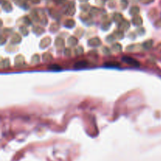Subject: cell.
<instances>
[{
  "label": "cell",
  "instance_id": "5bb4252c",
  "mask_svg": "<svg viewBox=\"0 0 161 161\" xmlns=\"http://www.w3.org/2000/svg\"><path fill=\"white\" fill-rule=\"evenodd\" d=\"M105 66H119V63H117V62H108V63H105Z\"/></svg>",
  "mask_w": 161,
  "mask_h": 161
},
{
  "label": "cell",
  "instance_id": "8fae6325",
  "mask_svg": "<svg viewBox=\"0 0 161 161\" xmlns=\"http://www.w3.org/2000/svg\"><path fill=\"white\" fill-rule=\"evenodd\" d=\"M62 45H64V41L61 38H58L57 39H56V46H62Z\"/></svg>",
  "mask_w": 161,
  "mask_h": 161
},
{
  "label": "cell",
  "instance_id": "ba28073f",
  "mask_svg": "<svg viewBox=\"0 0 161 161\" xmlns=\"http://www.w3.org/2000/svg\"><path fill=\"white\" fill-rule=\"evenodd\" d=\"M153 43V40H148V41H146V42L143 44V46H144L145 49H148L149 48H151V47H152Z\"/></svg>",
  "mask_w": 161,
  "mask_h": 161
},
{
  "label": "cell",
  "instance_id": "9a60e30c",
  "mask_svg": "<svg viewBox=\"0 0 161 161\" xmlns=\"http://www.w3.org/2000/svg\"><path fill=\"white\" fill-rule=\"evenodd\" d=\"M33 60H34V62H35V63H36L37 61H39V56H38V55H35V56H34V57H33Z\"/></svg>",
  "mask_w": 161,
  "mask_h": 161
},
{
  "label": "cell",
  "instance_id": "6da1fadb",
  "mask_svg": "<svg viewBox=\"0 0 161 161\" xmlns=\"http://www.w3.org/2000/svg\"><path fill=\"white\" fill-rule=\"evenodd\" d=\"M122 61H123V62H125L128 65H130L132 66H134V67H138L140 65L139 62L137 60L131 58V57H123L122 58Z\"/></svg>",
  "mask_w": 161,
  "mask_h": 161
},
{
  "label": "cell",
  "instance_id": "7a4b0ae2",
  "mask_svg": "<svg viewBox=\"0 0 161 161\" xmlns=\"http://www.w3.org/2000/svg\"><path fill=\"white\" fill-rule=\"evenodd\" d=\"M129 27H130V24L127 21H122L119 23V28L121 29V31L127 30L129 28Z\"/></svg>",
  "mask_w": 161,
  "mask_h": 161
},
{
  "label": "cell",
  "instance_id": "7c38bea8",
  "mask_svg": "<svg viewBox=\"0 0 161 161\" xmlns=\"http://www.w3.org/2000/svg\"><path fill=\"white\" fill-rule=\"evenodd\" d=\"M49 69L54 70V71H56V70H60V69H61V67H60L58 65H52L49 66Z\"/></svg>",
  "mask_w": 161,
  "mask_h": 161
},
{
  "label": "cell",
  "instance_id": "8992f818",
  "mask_svg": "<svg viewBox=\"0 0 161 161\" xmlns=\"http://www.w3.org/2000/svg\"><path fill=\"white\" fill-rule=\"evenodd\" d=\"M87 65V63L86 62V61H79V62H77L76 65H75V67L76 68H83L85 66Z\"/></svg>",
  "mask_w": 161,
  "mask_h": 161
},
{
  "label": "cell",
  "instance_id": "4fadbf2b",
  "mask_svg": "<svg viewBox=\"0 0 161 161\" xmlns=\"http://www.w3.org/2000/svg\"><path fill=\"white\" fill-rule=\"evenodd\" d=\"M116 35V38L117 39H122L123 38V32L121 31V30H119V31H118V32H116V33H115Z\"/></svg>",
  "mask_w": 161,
  "mask_h": 161
},
{
  "label": "cell",
  "instance_id": "277c9868",
  "mask_svg": "<svg viewBox=\"0 0 161 161\" xmlns=\"http://www.w3.org/2000/svg\"><path fill=\"white\" fill-rule=\"evenodd\" d=\"M133 23L135 24V25H141L142 24V19L140 17H135L133 19Z\"/></svg>",
  "mask_w": 161,
  "mask_h": 161
},
{
  "label": "cell",
  "instance_id": "52a82bcc",
  "mask_svg": "<svg viewBox=\"0 0 161 161\" xmlns=\"http://www.w3.org/2000/svg\"><path fill=\"white\" fill-rule=\"evenodd\" d=\"M77 39H76L75 37H70L68 39V44H70L71 46H75L77 44Z\"/></svg>",
  "mask_w": 161,
  "mask_h": 161
},
{
  "label": "cell",
  "instance_id": "3957f363",
  "mask_svg": "<svg viewBox=\"0 0 161 161\" xmlns=\"http://www.w3.org/2000/svg\"><path fill=\"white\" fill-rule=\"evenodd\" d=\"M89 45L91 46H97L101 44V40L98 38H94L89 40Z\"/></svg>",
  "mask_w": 161,
  "mask_h": 161
},
{
  "label": "cell",
  "instance_id": "5b68a950",
  "mask_svg": "<svg viewBox=\"0 0 161 161\" xmlns=\"http://www.w3.org/2000/svg\"><path fill=\"white\" fill-rule=\"evenodd\" d=\"M65 27L67 28H73L75 26V21H72V20H68V21H65Z\"/></svg>",
  "mask_w": 161,
  "mask_h": 161
},
{
  "label": "cell",
  "instance_id": "30bf717a",
  "mask_svg": "<svg viewBox=\"0 0 161 161\" xmlns=\"http://www.w3.org/2000/svg\"><path fill=\"white\" fill-rule=\"evenodd\" d=\"M20 41H21V37H20V35H18L17 34H15L14 36V38L12 39V42H14V43H17Z\"/></svg>",
  "mask_w": 161,
  "mask_h": 161
},
{
  "label": "cell",
  "instance_id": "9c48e42d",
  "mask_svg": "<svg viewBox=\"0 0 161 161\" xmlns=\"http://www.w3.org/2000/svg\"><path fill=\"white\" fill-rule=\"evenodd\" d=\"M113 51H116V52H119V51H121V49H122V46L119 43H115L113 46Z\"/></svg>",
  "mask_w": 161,
  "mask_h": 161
}]
</instances>
